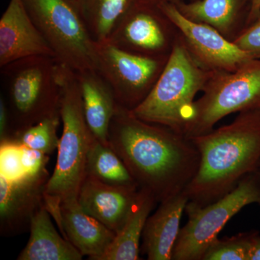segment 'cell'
<instances>
[{
    "mask_svg": "<svg viewBox=\"0 0 260 260\" xmlns=\"http://www.w3.org/2000/svg\"><path fill=\"white\" fill-rule=\"evenodd\" d=\"M260 107V58H254L234 72H213L195 102V116L186 133L189 138L206 134L224 117Z\"/></svg>",
    "mask_w": 260,
    "mask_h": 260,
    "instance_id": "cell-8",
    "label": "cell"
},
{
    "mask_svg": "<svg viewBox=\"0 0 260 260\" xmlns=\"http://www.w3.org/2000/svg\"><path fill=\"white\" fill-rule=\"evenodd\" d=\"M22 162L25 178L30 179H49L47 166L49 155L39 150L22 147Z\"/></svg>",
    "mask_w": 260,
    "mask_h": 260,
    "instance_id": "cell-26",
    "label": "cell"
},
{
    "mask_svg": "<svg viewBox=\"0 0 260 260\" xmlns=\"http://www.w3.org/2000/svg\"><path fill=\"white\" fill-rule=\"evenodd\" d=\"M60 122V115L51 116L15 133L8 140H13L20 146L50 155L59 147L57 129Z\"/></svg>",
    "mask_w": 260,
    "mask_h": 260,
    "instance_id": "cell-23",
    "label": "cell"
},
{
    "mask_svg": "<svg viewBox=\"0 0 260 260\" xmlns=\"http://www.w3.org/2000/svg\"><path fill=\"white\" fill-rule=\"evenodd\" d=\"M95 44V70L112 88L118 104L133 110L153 88L168 56L136 54L109 42Z\"/></svg>",
    "mask_w": 260,
    "mask_h": 260,
    "instance_id": "cell-9",
    "label": "cell"
},
{
    "mask_svg": "<svg viewBox=\"0 0 260 260\" xmlns=\"http://www.w3.org/2000/svg\"><path fill=\"white\" fill-rule=\"evenodd\" d=\"M56 59L75 72L96 69V44L71 0H23Z\"/></svg>",
    "mask_w": 260,
    "mask_h": 260,
    "instance_id": "cell-7",
    "label": "cell"
},
{
    "mask_svg": "<svg viewBox=\"0 0 260 260\" xmlns=\"http://www.w3.org/2000/svg\"><path fill=\"white\" fill-rule=\"evenodd\" d=\"M169 24L157 7L132 0L107 42L136 54L168 56Z\"/></svg>",
    "mask_w": 260,
    "mask_h": 260,
    "instance_id": "cell-11",
    "label": "cell"
},
{
    "mask_svg": "<svg viewBox=\"0 0 260 260\" xmlns=\"http://www.w3.org/2000/svg\"><path fill=\"white\" fill-rule=\"evenodd\" d=\"M189 199L186 193L174 195L160 203L149 216L143 234V251L149 260H171L180 232V222Z\"/></svg>",
    "mask_w": 260,
    "mask_h": 260,
    "instance_id": "cell-16",
    "label": "cell"
},
{
    "mask_svg": "<svg viewBox=\"0 0 260 260\" xmlns=\"http://www.w3.org/2000/svg\"><path fill=\"white\" fill-rule=\"evenodd\" d=\"M213 72L197 61L183 38L176 39L153 88L132 112L142 120L186 136L194 119L195 97L203 91Z\"/></svg>",
    "mask_w": 260,
    "mask_h": 260,
    "instance_id": "cell-3",
    "label": "cell"
},
{
    "mask_svg": "<svg viewBox=\"0 0 260 260\" xmlns=\"http://www.w3.org/2000/svg\"><path fill=\"white\" fill-rule=\"evenodd\" d=\"M90 37L107 42L132 0H71Z\"/></svg>",
    "mask_w": 260,
    "mask_h": 260,
    "instance_id": "cell-20",
    "label": "cell"
},
{
    "mask_svg": "<svg viewBox=\"0 0 260 260\" xmlns=\"http://www.w3.org/2000/svg\"><path fill=\"white\" fill-rule=\"evenodd\" d=\"M158 8L171 24L179 29L191 54L205 69L234 72L254 59L216 29L186 18L175 4L166 3Z\"/></svg>",
    "mask_w": 260,
    "mask_h": 260,
    "instance_id": "cell-10",
    "label": "cell"
},
{
    "mask_svg": "<svg viewBox=\"0 0 260 260\" xmlns=\"http://www.w3.org/2000/svg\"><path fill=\"white\" fill-rule=\"evenodd\" d=\"M86 175L117 187L140 189L125 164L109 145L93 137L87 156Z\"/></svg>",
    "mask_w": 260,
    "mask_h": 260,
    "instance_id": "cell-21",
    "label": "cell"
},
{
    "mask_svg": "<svg viewBox=\"0 0 260 260\" xmlns=\"http://www.w3.org/2000/svg\"><path fill=\"white\" fill-rule=\"evenodd\" d=\"M56 223L65 239L89 259L100 260L116 237L112 231L84 211L78 198L61 201Z\"/></svg>",
    "mask_w": 260,
    "mask_h": 260,
    "instance_id": "cell-15",
    "label": "cell"
},
{
    "mask_svg": "<svg viewBox=\"0 0 260 260\" xmlns=\"http://www.w3.org/2000/svg\"><path fill=\"white\" fill-rule=\"evenodd\" d=\"M140 190L104 184L87 176L80 186L78 201L85 213L117 234L129 218Z\"/></svg>",
    "mask_w": 260,
    "mask_h": 260,
    "instance_id": "cell-13",
    "label": "cell"
},
{
    "mask_svg": "<svg viewBox=\"0 0 260 260\" xmlns=\"http://www.w3.org/2000/svg\"><path fill=\"white\" fill-rule=\"evenodd\" d=\"M249 0H195L175 4L181 14L189 20L207 24L222 34H226Z\"/></svg>",
    "mask_w": 260,
    "mask_h": 260,
    "instance_id": "cell-22",
    "label": "cell"
},
{
    "mask_svg": "<svg viewBox=\"0 0 260 260\" xmlns=\"http://www.w3.org/2000/svg\"><path fill=\"white\" fill-rule=\"evenodd\" d=\"M49 179L18 181L0 177V230L2 235L14 236L30 229L34 214L44 205Z\"/></svg>",
    "mask_w": 260,
    "mask_h": 260,
    "instance_id": "cell-14",
    "label": "cell"
},
{
    "mask_svg": "<svg viewBox=\"0 0 260 260\" xmlns=\"http://www.w3.org/2000/svg\"><path fill=\"white\" fill-rule=\"evenodd\" d=\"M76 73L84 116L89 129L101 143L109 145V127L119 104L114 92L96 70Z\"/></svg>",
    "mask_w": 260,
    "mask_h": 260,
    "instance_id": "cell-17",
    "label": "cell"
},
{
    "mask_svg": "<svg viewBox=\"0 0 260 260\" xmlns=\"http://www.w3.org/2000/svg\"><path fill=\"white\" fill-rule=\"evenodd\" d=\"M59 81L62 133L55 168L44 191V203L51 216L59 213L61 201L78 198L86 177L87 156L93 137L84 116L76 72L59 62Z\"/></svg>",
    "mask_w": 260,
    "mask_h": 260,
    "instance_id": "cell-4",
    "label": "cell"
},
{
    "mask_svg": "<svg viewBox=\"0 0 260 260\" xmlns=\"http://www.w3.org/2000/svg\"><path fill=\"white\" fill-rule=\"evenodd\" d=\"M30 237L19 254V260H81L83 256L72 243L61 236L51 221L45 203L34 214Z\"/></svg>",
    "mask_w": 260,
    "mask_h": 260,
    "instance_id": "cell-18",
    "label": "cell"
},
{
    "mask_svg": "<svg viewBox=\"0 0 260 260\" xmlns=\"http://www.w3.org/2000/svg\"><path fill=\"white\" fill-rule=\"evenodd\" d=\"M140 197L122 229L116 234L112 245L100 260L139 259L140 243L147 220L158 202L145 189Z\"/></svg>",
    "mask_w": 260,
    "mask_h": 260,
    "instance_id": "cell-19",
    "label": "cell"
},
{
    "mask_svg": "<svg viewBox=\"0 0 260 260\" xmlns=\"http://www.w3.org/2000/svg\"><path fill=\"white\" fill-rule=\"evenodd\" d=\"M59 67L56 58L46 56L23 58L1 67V95L10 115L8 138L43 119L60 115Z\"/></svg>",
    "mask_w": 260,
    "mask_h": 260,
    "instance_id": "cell-5",
    "label": "cell"
},
{
    "mask_svg": "<svg viewBox=\"0 0 260 260\" xmlns=\"http://www.w3.org/2000/svg\"><path fill=\"white\" fill-rule=\"evenodd\" d=\"M0 177L10 181L25 179L22 162V148L13 140L0 143Z\"/></svg>",
    "mask_w": 260,
    "mask_h": 260,
    "instance_id": "cell-25",
    "label": "cell"
},
{
    "mask_svg": "<svg viewBox=\"0 0 260 260\" xmlns=\"http://www.w3.org/2000/svg\"><path fill=\"white\" fill-rule=\"evenodd\" d=\"M249 260H260V235L259 233L254 238L250 255H249Z\"/></svg>",
    "mask_w": 260,
    "mask_h": 260,
    "instance_id": "cell-30",
    "label": "cell"
},
{
    "mask_svg": "<svg viewBox=\"0 0 260 260\" xmlns=\"http://www.w3.org/2000/svg\"><path fill=\"white\" fill-rule=\"evenodd\" d=\"M108 143L140 189L149 191L158 203L184 192L199 169L200 152L191 138L142 120L119 104Z\"/></svg>",
    "mask_w": 260,
    "mask_h": 260,
    "instance_id": "cell-1",
    "label": "cell"
},
{
    "mask_svg": "<svg viewBox=\"0 0 260 260\" xmlns=\"http://www.w3.org/2000/svg\"><path fill=\"white\" fill-rule=\"evenodd\" d=\"M251 204L260 206V169L247 174L233 190L209 205L189 201L185 208L188 220L178 236L172 259L203 260L228 222Z\"/></svg>",
    "mask_w": 260,
    "mask_h": 260,
    "instance_id": "cell-6",
    "label": "cell"
},
{
    "mask_svg": "<svg viewBox=\"0 0 260 260\" xmlns=\"http://www.w3.org/2000/svg\"><path fill=\"white\" fill-rule=\"evenodd\" d=\"M10 133L9 112L4 98L0 99V142L8 139Z\"/></svg>",
    "mask_w": 260,
    "mask_h": 260,
    "instance_id": "cell-28",
    "label": "cell"
},
{
    "mask_svg": "<svg viewBox=\"0 0 260 260\" xmlns=\"http://www.w3.org/2000/svg\"><path fill=\"white\" fill-rule=\"evenodd\" d=\"M191 138L200 164L184 192L189 201L204 206L260 169V107L239 112L231 124Z\"/></svg>",
    "mask_w": 260,
    "mask_h": 260,
    "instance_id": "cell-2",
    "label": "cell"
},
{
    "mask_svg": "<svg viewBox=\"0 0 260 260\" xmlns=\"http://www.w3.org/2000/svg\"><path fill=\"white\" fill-rule=\"evenodd\" d=\"M233 42L254 58H260V14Z\"/></svg>",
    "mask_w": 260,
    "mask_h": 260,
    "instance_id": "cell-27",
    "label": "cell"
},
{
    "mask_svg": "<svg viewBox=\"0 0 260 260\" xmlns=\"http://www.w3.org/2000/svg\"><path fill=\"white\" fill-rule=\"evenodd\" d=\"M260 14V0H249V9L246 16V25H250Z\"/></svg>",
    "mask_w": 260,
    "mask_h": 260,
    "instance_id": "cell-29",
    "label": "cell"
},
{
    "mask_svg": "<svg viewBox=\"0 0 260 260\" xmlns=\"http://www.w3.org/2000/svg\"><path fill=\"white\" fill-rule=\"evenodd\" d=\"M258 232L242 233L234 237L215 239L205 251L203 260H249Z\"/></svg>",
    "mask_w": 260,
    "mask_h": 260,
    "instance_id": "cell-24",
    "label": "cell"
},
{
    "mask_svg": "<svg viewBox=\"0 0 260 260\" xmlns=\"http://www.w3.org/2000/svg\"><path fill=\"white\" fill-rule=\"evenodd\" d=\"M37 56L56 58L30 18L23 0H10L0 18V68L18 59Z\"/></svg>",
    "mask_w": 260,
    "mask_h": 260,
    "instance_id": "cell-12",
    "label": "cell"
},
{
    "mask_svg": "<svg viewBox=\"0 0 260 260\" xmlns=\"http://www.w3.org/2000/svg\"><path fill=\"white\" fill-rule=\"evenodd\" d=\"M138 1L144 3V4L151 5V6H155L158 8V6L162 4H166V3L177 4V3L184 1V0H138Z\"/></svg>",
    "mask_w": 260,
    "mask_h": 260,
    "instance_id": "cell-31",
    "label": "cell"
}]
</instances>
